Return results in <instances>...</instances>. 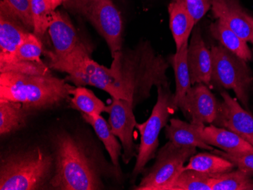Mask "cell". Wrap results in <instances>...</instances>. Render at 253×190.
<instances>
[{
	"mask_svg": "<svg viewBox=\"0 0 253 190\" xmlns=\"http://www.w3.org/2000/svg\"><path fill=\"white\" fill-rule=\"evenodd\" d=\"M112 59L115 99L127 100L135 107L150 96L153 86H170L166 75L169 62L149 42H140L133 49L122 48Z\"/></svg>",
	"mask_w": 253,
	"mask_h": 190,
	"instance_id": "obj_1",
	"label": "cell"
},
{
	"mask_svg": "<svg viewBox=\"0 0 253 190\" xmlns=\"http://www.w3.org/2000/svg\"><path fill=\"white\" fill-rule=\"evenodd\" d=\"M75 86L48 75L0 72V100L21 103L28 109H49L70 98Z\"/></svg>",
	"mask_w": 253,
	"mask_h": 190,
	"instance_id": "obj_2",
	"label": "cell"
},
{
	"mask_svg": "<svg viewBox=\"0 0 253 190\" xmlns=\"http://www.w3.org/2000/svg\"><path fill=\"white\" fill-rule=\"evenodd\" d=\"M55 172L49 184L60 190H102V183L96 164L81 142L67 133L53 139Z\"/></svg>",
	"mask_w": 253,
	"mask_h": 190,
	"instance_id": "obj_3",
	"label": "cell"
},
{
	"mask_svg": "<svg viewBox=\"0 0 253 190\" xmlns=\"http://www.w3.org/2000/svg\"><path fill=\"white\" fill-rule=\"evenodd\" d=\"M53 167V158L40 148L13 153L2 160L0 190L42 188Z\"/></svg>",
	"mask_w": 253,
	"mask_h": 190,
	"instance_id": "obj_4",
	"label": "cell"
},
{
	"mask_svg": "<svg viewBox=\"0 0 253 190\" xmlns=\"http://www.w3.org/2000/svg\"><path fill=\"white\" fill-rule=\"evenodd\" d=\"M64 6L94 27L106 40L112 56L123 48V19L112 0H67Z\"/></svg>",
	"mask_w": 253,
	"mask_h": 190,
	"instance_id": "obj_5",
	"label": "cell"
},
{
	"mask_svg": "<svg viewBox=\"0 0 253 190\" xmlns=\"http://www.w3.org/2000/svg\"><path fill=\"white\" fill-rule=\"evenodd\" d=\"M157 89V101L151 115L144 123L136 124L141 138L138 147L136 164L132 173L133 178L143 173L145 166L156 156L161 130L167 124L170 116L177 109L174 104V93L170 91V86H158Z\"/></svg>",
	"mask_w": 253,
	"mask_h": 190,
	"instance_id": "obj_6",
	"label": "cell"
},
{
	"mask_svg": "<svg viewBox=\"0 0 253 190\" xmlns=\"http://www.w3.org/2000/svg\"><path fill=\"white\" fill-rule=\"evenodd\" d=\"M196 147H180L169 141L156 154V162L146 171L136 190H169L183 171Z\"/></svg>",
	"mask_w": 253,
	"mask_h": 190,
	"instance_id": "obj_7",
	"label": "cell"
},
{
	"mask_svg": "<svg viewBox=\"0 0 253 190\" xmlns=\"http://www.w3.org/2000/svg\"><path fill=\"white\" fill-rule=\"evenodd\" d=\"M211 80L217 85L233 89L242 104L248 109L249 89L253 82L246 61L223 46H213Z\"/></svg>",
	"mask_w": 253,
	"mask_h": 190,
	"instance_id": "obj_8",
	"label": "cell"
},
{
	"mask_svg": "<svg viewBox=\"0 0 253 190\" xmlns=\"http://www.w3.org/2000/svg\"><path fill=\"white\" fill-rule=\"evenodd\" d=\"M43 52L41 38L30 32L13 55L0 59V72L47 75L49 68L41 59Z\"/></svg>",
	"mask_w": 253,
	"mask_h": 190,
	"instance_id": "obj_9",
	"label": "cell"
},
{
	"mask_svg": "<svg viewBox=\"0 0 253 190\" xmlns=\"http://www.w3.org/2000/svg\"><path fill=\"white\" fill-rule=\"evenodd\" d=\"M131 103L122 99L112 98V102L106 106V113L109 114V124L112 133L120 139L124 150L122 159L128 164L136 155V145L133 141V130L136 121Z\"/></svg>",
	"mask_w": 253,
	"mask_h": 190,
	"instance_id": "obj_10",
	"label": "cell"
},
{
	"mask_svg": "<svg viewBox=\"0 0 253 190\" xmlns=\"http://www.w3.org/2000/svg\"><path fill=\"white\" fill-rule=\"evenodd\" d=\"M220 103L204 83H197L187 92L180 110L191 119L192 124H213L219 111Z\"/></svg>",
	"mask_w": 253,
	"mask_h": 190,
	"instance_id": "obj_11",
	"label": "cell"
},
{
	"mask_svg": "<svg viewBox=\"0 0 253 190\" xmlns=\"http://www.w3.org/2000/svg\"><path fill=\"white\" fill-rule=\"evenodd\" d=\"M53 51L45 52L47 57L62 59L75 52L78 48L85 45L78 36L75 26L66 14L55 11L48 29Z\"/></svg>",
	"mask_w": 253,
	"mask_h": 190,
	"instance_id": "obj_12",
	"label": "cell"
},
{
	"mask_svg": "<svg viewBox=\"0 0 253 190\" xmlns=\"http://www.w3.org/2000/svg\"><path fill=\"white\" fill-rule=\"evenodd\" d=\"M223 101L213 124L234 132L253 147V117L227 92H221Z\"/></svg>",
	"mask_w": 253,
	"mask_h": 190,
	"instance_id": "obj_13",
	"label": "cell"
},
{
	"mask_svg": "<svg viewBox=\"0 0 253 190\" xmlns=\"http://www.w3.org/2000/svg\"><path fill=\"white\" fill-rule=\"evenodd\" d=\"M187 61L192 84L210 85L212 71L211 52L206 47L198 26L193 30L191 40L188 46Z\"/></svg>",
	"mask_w": 253,
	"mask_h": 190,
	"instance_id": "obj_14",
	"label": "cell"
},
{
	"mask_svg": "<svg viewBox=\"0 0 253 190\" xmlns=\"http://www.w3.org/2000/svg\"><path fill=\"white\" fill-rule=\"evenodd\" d=\"M211 11L241 39L253 44V29L238 0H211Z\"/></svg>",
	"mask_w": 253,
	"mask_h": 190,
	"instance_id": "obj_15",
	"label": "cell"
},
{
	"mask_svg": "<svg viewBox=\"0 0 253 190\" xmlns=\"http://www.w3.org/2000/svg\"><path fill=\"white\" fill-rule=\"evenodd\" d=\"M29 33L21 21L0 7V59L13 55Z\"/></svg>",
	"mask_w": 253,
	"mask_h": 190,
	"instance_id": "obj_16",
	"label": "cell"
},
{
	"mask_svg": "<svg viewBox=\"0 0 253 190\" xmlns=\"http://www.w3.org/2000/svg\"><path fill=\"white\" fill-rule=\"evenodd\" d=\"M200 136L205 143L231 154L253 152V147L237 133L217 126L203 127Z\"/></svg>",
	"mask_w": 253,
	"mask_h": 190,
	"instance_id": "obj_17",
	"label": "cell"
},
{
	"mask_svg": "<svg viewBox=\"0 0 253 190\" xmlns=\"http://www.w3.org/2000/svg\"><path fill=\"white\" fill-rule=\"evenodd\" d=\"M205 125L189 124L179 119H170V125L166 126V137L169 141L180 147H199L213 150L212 147L203 141L200 131Z\"/></svg>",
	"mask_w": 253,
	"mask_h": 190,
	"instance_id": "obj_18",
	"label": "cell"
},
{
	"mask_svg": "<svg viewBox=\"0 0 253 190\" xmlns=\"http://www.w3.org/2000/svg\"><path fill=\"white\" fill-rule=\"evenodd\" d=\"M168 9L170 29L177 51L184 42L188 41L196 24L187 11L183 0H172Z\"/></svg>",
	"mask_w": 253,
	"mask_h": 190,
	"instance_id": "obj_19",
	"label": "cell"
},
{
	"mask_svg": "<svg viewBox=\"0 0 253 190\" xmlns=\"http://www.w3.org/2000/svg\"><path fill=\"white\" fill-rule=\"evenodd\" d=\"M188 41L184 42L179 50L172 55L170 59L175 75L176 89L174 93V104L177 109L183 103L187 92L192 87L189 71L187 52H188Z\"/></svg>",
	"mask_w": 253,
	"mask_h": 190,
	"instance_id": "obj_20",
	"label": "cell"
},
{
	"mask_svg": "<svg viewBox=\"0 0 253 190\" xmlns=\"http://www.w3.org/2000/svg\"><path fill=\"white\" fill-rule=\"evenodd\" d=\"M210 33L214 39L219 41L230 52L246 62L251 60L253 55L247 41L241 39L221 20L217 19L210 25Z\"/></svg>",
	"mask_w": 253,
	"mask_h": 190,
	"instance_id": "obj_21",
	"label": "cell"
},
{
	"mask_svg": "<svg viewBox=\"0 0 253 190\" xmlns=\"http://www.w3.org/2000/svg\"><path fill=\"white\" fill-rule=\"evenodd\" d=\"M84 120L90 124L99 140L102 142L109 152L114 167L120 172L119 157L122 154V146L116 136L112 133L110 125L101 115L91 116L82 114Z\"/></svg>",
	"mask_w": 253,
	"mask_h": 190,
	"instance_id": "obj_22",
	"label": "cell"
},
{
	"mask_svg": "<svg viewBox=\"0 0 253 190\" xmlns=\"http://www.w3.org/2000/svg\"><path fill=\"white\" fill-rule=\"evenodd\" d=\"M30 109L21 103L0 100V134L8 135L25 125Z\"/></svg>",
	"mask_w": 253,
	"mask_h": 190,
	"instance_id": "obj_23",
	"label": "cell"
},
{
	"mask_svg": "<svg viewBox=\"0 0 253 190\" xmlns=\"http://www.w3.org/2000/svg\"><path fill=\"white\" fill-rule=\"evenodd\" d=\"M235 165L231 161L221 156L210 154V153H199L192 156L187 166L183 170H193L208 175L230 172L234 169Z\"/></svg>",
	"mask_w": 253,
	"mask_h": 190,
	"instance_id": "obj_24",
	"label": "cell"
},
{
	"mask_svg": "<svg viewBox=\"0 0 253 190\" xmlns=\"http://www.w3.org/2000/svg\"><path fill=\"white\" fill-rule=\"evenodd\" d=\"M71 106L82 114L101 115L106 113V106L93 92L84 86H76L71 91Z\"/></svg>",
	"mask_w": 253,
	"mask_h": 190,
	"instance_id": "obj_25",
	"label": "cell"
},
{
	"mask_svg": "<svg viewBox=\"0 0 253 190\" xmlns=\"http://www.w3.org/2000/svg\"><path fill=\"white\" fill-rule=\"evenodd\" d=\"M211 190H253L252 175L238 169L211 176Z\"/></svg>",
	"mask_w": 253,
	"mask_h": 190,
	"instance_id": "obj_26",
	"label": "cell"
},
{
	"mask_svg": "<svg viewBox=\"0 0 253 190\" xmlns=\"http://www.w3.org/2000/svg\"><path fill=\"white\" fill-rule=\"evenodd\" d=\"M211 176L193 170H183L169 190H211Z\"/></svg>",
	"mask_w": 253,
	"mask_h": 190,
	"instance_id": "obj_27",
	"label": "cell"
},
{
	"mask_svg": "<svg viewBox=\"0 0 253 190\" xmlns=\"http://www.w3.org/2000/svg\"><path fill=\"white\" fill-rule=\"evenodd\" d=\"M30 3L34 33L41 39L49 29L53 12L49 9L45 0H30Z\"/></svg>",
	"mask_w": 253,
	"mask_h": 190,
	"instance_id": "obj_28",
	"label": "cell"
},
{
	"mask_svg": "<svg viewBox=\"0 0 253 190\" xmlns=\"http://www.w3.org/2000/svg\"><path fill=\"white\" fill-rule=\"evenodd\" d=\"M0 7L21 21L29 31H34L30 0H2Z\"/></svg>",
	"mask_w": 253,
	"mask_h": 190,
	"instance_id": "obj_29",
	"label": "cell"
},
{
	"mask_svg": "<svg viewBox=\"0 0 253 190\" xmlns=\"http://www.w3.org/2000/svg\"><path fill=\"white\" fill-rule=\"evenodd\" d=\"M216 154L221 156L223 158L231 161L238 169L248 173L250 175H253V152H247L231 153L223 152L214 150Z\"/></svg>",
	"mask_w": 253,
	"mask_h": 190,
	"instance_id": "obj_30",
	"label": "cell"
},
{
	"mask_svg": "<svg viewBox=\"0 0 253 190\" xmlns=\"http://www.w3.org/2000/svg\"><path fill=\"white\" fill-rule=\"evenodd\" d=\"M183 2L196 25L211 8V0H183Z\"/></svg>",
	"mask_w": 253,
	"mask_h": 190,
	"instance_id": "obj_31",
	"label": "cell"
},
{
	"mask_svg": "<svg viewBox=\"0 0 253 190\" xmlns=\"http://www.w3.org/2000/svg\"><path fill=\"white\" fill-rule=\"evenodd\" d=\"M67 0H45V4L47 5L49 9L50 10L51 12H55L59 5H62L65 3Z\"/></svg>",
	"mask_w": 253,
	"mask_h": 190,
	"instance_id": "obj_32",
	"label": "cell"
},
{
	"mask_svg": "<svg viewBox=\"0 0 253 190\" xmlns=\"http://www.w3.org/2000/svg\"><path fill=\"white\" fill-rule=\"evenodd\" d=\"M245 17L247 18V21H248L249 23L251 25L252 28L253 29V17L251 16V15L247 14V12H245Z\"/></svg>",
	"mask_w": 253,
	"mask_h": 190,
	"instance_id": "obj_33",
	"label": "cell"
}]
</instances>
